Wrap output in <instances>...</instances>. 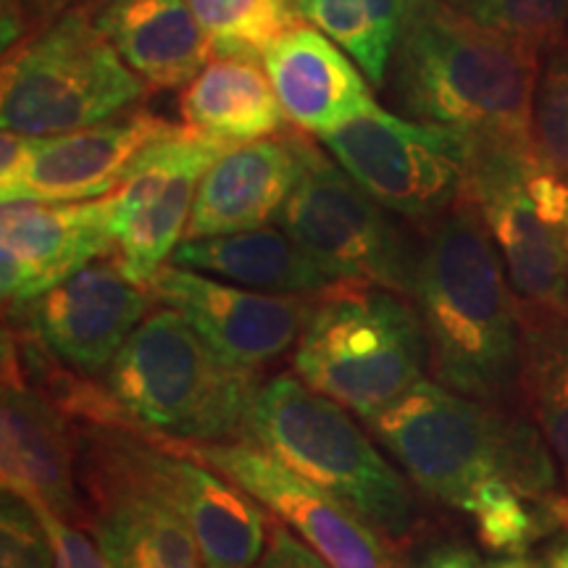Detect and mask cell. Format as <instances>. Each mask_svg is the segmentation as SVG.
<instances>
[{
    "label": "cell",
    "instance_id": "9c48e42d",
    "mask_svg": "<svg viewBox=\"0 0 568 568\" xmlns=\"http://www.w3.org/2000/svg\"><path fill=\"white\" fill-rule=\"evenodd\" d=\"M88 527L113 568H205L151 466V439L124 424L74 422Z\"/></svg>",
    "mask_w": 568,
    "mask_h": 568
},
{
    "label": "cell",
    "instance_id": "2e32d148",
    "mask_svg": "<svg viewBox=\"0 0 568 568\" xmlns=\"http://www.w3.org/2000/svg\"><path fill=\"white\" fill-rule=\"evenodd\" d=\"M3 489L48 508L63 521L88 527V506L77 477L74 418L21 366L11 332H3Z\"/></svg>",
    "mask_w": 568,
    "mask_h": 568
},
{
    "label": "cell",
    "instance_id": "7c38bea8",
    "mask_svg": "<svg viewBox=\"0 0 568 568\" xmlns=\"http://www.w3.org/2000/svg\"><path fill=\"white\" fill-rule=\"evenodd\" d=\"M155 305L151 284L132 280L116 255H105L32 303L11 308V316L13 329L53 364L95 379L109 372Z\"/></svg>",
    "mask_w": 568,
    "mask_h": 568
},
{
    "label": "cell",
    "instance_id": "836d02e7",
    "mask_svg": "<svg viewBox=\"0 0 568 568\" xmlns=\"http://www.w3.org/2000/svg\"><path fill=\"white\" fill-rule=\"evenodd\" d=\"M61 0H3V45L9 51L11 42H19L34 21L45 19Z\"/></svg>",
    "mask_w": 568,
    "mask_h": 568
},
{
    "label": "cell",
    "instance_id": "d6986e66",
    "mask_svg": "<svg viewBox=\"0 0 568 568\" xmlns=\"http://www.w3.org/2000/svg\"><path fill=\"white\" fill-rule=\"evenodd\" d=\"M148 439L155 479L187 521L205 568H253L266 548L272 514L216 468Z\"/></svg>",
    "mask_w": 568,
    "mask_h": 568
},
{
    "label": "cell",
    "instance_id": "f1b7e54d",
    "mask_svg": "<svg viewBox=\"0 0 568 568\" xmlns=\"http://www.w3.org/2000/svg\"><path fill=\"white\" fill-rule=\"evenodd\" d=\"M474 24L521 40L537 51H558L568 34V0H445Z\"/></svg>",
    "mask_w": 568,
    "mask_h": 568
},
{
    "label": "cell",
    "instance_id": "603a6c76",
    "mask_svg": "<svg viewBox=\"0 0 568 568\" xmlns=\"http://www.w3.org/2000/svg\"><path fill=\"white\" fill-rule=\"evenodd\" d=\"M172 264L272 295H318L335 284L282 226L182 240Z\"/></svg>",
    "mask_w": 568,
    "mask_h": 568
},
{
    "label": "cell",
    "instance_id": "f546056e",
    "mask_svg": "<svg viewBox=\"0 0 568 568\" xmlns=\"http://www.w3.org/2000/svg\"><path fill=\"white\" fill-rule=\"evenodd\" d=\"M531 138L537 151L568 174V51H552L539 71Z\"/></svg>",
    "mask_w": 568,
    "mask_h": 568
},
{
    "label": "cell",
    "instance_id": "6da1fadb",
    "mask_svg": "<svg viewBox=\"0 0 568 568\" xmlns=\"http://www.w3.org/2000/svg\"><path fill=\"white\" fill-rule=\"evenodd\" d=\"M408 297L424 326L432 379L453 393L514 406L524 395L521 305L468 193L422 224Z\"/></svg>",
    "mask_w": 568,
    "mask_h": 568
},
{
    "label": "cell",
    "instance_id": "cb8c5ba5",
    "mask_svg": "<svg viewBox=\"0 0 568 568\" xmlns=\"http://www.w3.org/2000/svg\"><path fill=\"white\" fill-rule=\"evenodd\" d=\"M258 61V55H213L182 90L184 126L230 148L280 134L287 116Z\"/></svg>",
    "mask_w": 568,
    "mask_h": 568
},
{
    "label": "cell",
    "instance_id": "ffe728a7",
    "mask_svg": "<svg viewBox=\"0 0 568 568\" xmlns=\"http://www.w3.org/2000/svg\"><path fill=\"white\" fill-rule=\"evenodd\" d=\"M303 166V134H272L224 151L197 184L184 240L251 232L280 219Z\"/></svg>",
    "mask_w": 568,
    "mask_h": 568
},
{
    "label": "cell",
    "instance_id": "5bb4252c",
    "mask_svg": "<svg viewBox=\"0 0 568 568\" xmlns=\"http://www.w3.org/2000/svg\"><path fill=\"white\" fill-rule=\"evenodd\" d=\"M230 145L176 126L138 155L113 193L116 258L126 274L148 282L172 258L187 232L197 184Z\"/></svg>",
    "mask_w": 568,
    "mask_h": 568
},
{
    "label": "cell",
    "instance_id": "8fae6325",
    "mask_svg": "<svg viewBox=\"0 0 568 568\" xmlns=\"http://www.w3.org/2000/svg\"><path fill=\"white\" fill-rule=\"evenodd\" d=\"M326 151L387 211L432 222L466 193L474 140L453 126L372 111L322 134Z\"/></svg>",
    "mask_w": 568,
    "mask_h": 568
},
{
    "label": "cell",
    "instance_id": "7a4b0ae2",
    "mask_svg": "<svg viewBox=\"0 0 568 568\" xmlns=\"http://www.w3.org/2000/svg\"><path fill=\"white\" fill-rule=\"evenodd\" d=\"M542 51L460 17L445 0H408L389 63L397 111L474 142H535Z\"/></svg>",
    "mask_w": 568,
    "mask_h": 568
},
{
    "label": "cell",
    "instance_id": "ba28073f",
    "mask_svg": "<svg viewBox=\"0 0 568 568\" xmlns=\"http://www.w3.org/2000/svg\"><path fill=\"white\" fill-rule=\"evenodd\" d=\"M477 203L524 311H568V174L535 142H474Z\"/></svg>",
    "mask_w": 568,
    "mask_h": 568
},
{
    "label": "cell",
    "instance_id": "e575fe53",
    "mask_svg": "<svg viewBox=\"0 0 568 568\" xmlns=\"http://www.w3.org/2000/svg\"><path fill=\"white\" fill-rule=\"evenodd\" d=\"M414 568H479V558L464 545H437Z\"/></svg>",
    "mask_w": 568,
    "mask_h": 568
},
{
    "label": "cell",
    "instance_id": "7402d4cb",
    "mask_svg": "<svg viewBox=\"0 0 568 568\" xmlns=\"http://www.w3.org/2000/svg\"><path fill=\"white\" fill-rule=\"evenodd\" d=\"M95 24L151 88H187L213 59L211 38L187 0H109Z\"/></svg>",
    "mask_w": 568,
    "mask_h": 568
},
{
    "label": "cell",
    "instance_id": "d590c367",
    "mask_svg": "<svg viewBox=\"0 0 568 568\" xmlns=\"http://www.w3.org/2000/svg\"><path fill=\"white\" fill-rule=\"evenodd\" d=\"M479 568H545V564L529 558L527 552L524 556H500L495 560H487V564H479Z\"/></svg>",
    "mask_w": 568,
    "mask_h": 568
},
{
    "label": "cell",
    "instance_id": "8992f818",
    "mask_svg": "<svg viewBox=\"0 0 568 568\" xmlns=\"http://www.w3.org/2000/svg\"><path fill=\"white\" fill-rule=\"evenodd\" d=\"M429 353L408 295L339 282L318 293L293 372L368 424L426 379Z\"/></svg>",
    "mask_w": 568,
    "mask_h": 568
},
{
    "label": "cell",
    "instance_id": "d4e9b609",
    "mask_svg": "<svg viewBox=\"0 0 568 568\" xmlns=\"http://www.w3.org/2000/svg\"><path fill=\"white\" fill-rule=\"evenodd\" d=\"M521 393L568 495V311L521 308Z\"/></svg>",
    "mask_w": 568,
    "mask_h": 568
},
{
    "label": "cell",
    "instance_id": "4dcf8cb0",
    "mask_svg": "<svg viewBox=\"0 0 568 568\" xmlns=\"http://www.w3.org/2000/svg\"><path fill=\"white\" fill-rule=\"evenodd\" d=\"M0 564L3 568H55V550L45 524L24 497L6 493L0 503Z\"/></svg>",
    "mask_w": 568,
    "mask_h": 568
},
{
    "label": "cell",
    "instance_id": "f35d334b",
    "mask_svg": "<svg viewBox=\"0 0 568 568\" xmlns=\"http://www.w3.org/2000/svg\"><path fill=\"white\" fill-rule=\"evenodd\" d=\"M566 255H568V234H566Z\"/></svg>",
    "mask_w": 568,
    "mask_h": 568
},
{
    "label": "cell",
    "instance_id": "3957f363",
    "mask_svg": "<svg viewBox=\"0 0 568 568\" xmlns=\"http://www.w3.org/2000/svg\"><path fill=\"white\" fill-rule=\"evenodd\" d=\"M368 429L424 495L460 514L487 479H506L535 503L556 497V456L535 418L514 406L422 379Z\"/></svg>",
    "mask_w": 568,
    "mask_h": 568
},
{
    "label": "cell",
    "instance_id": "74e56055",
    "mask_svg": "<svg viewBox=\"0 0 568 568\" xmlns=\"http://www.w3.org/2000/svg\"><path fill=\"white\" fill-rule=\"evenodd\" d=\"M548 510L556 521V527H564L568 531V495L566 497H550Z\"/></svg>",
    "mask_w": 568,
    "mask_h": 568
},
{
    "label": "cell",
    "instance_id": "83f0119b",
    "mask_svg": "<svg viewBox=\"0 0 568 568\" xmlns=\"http://www.w3.org/2000/svg\"><path fill=\"white\" fill-rule=\"evenodd\" d=\"M211 38L213 55H258L293 27L297 13L290 0H187Z\"/></svg>",
    "mask_w": 568,
    "mask_h": 568
},
{
    "label": "cell",
    "instance_id": "277c9868",
    "mask_svg": "<svg viewBox=\"0 0 568 568\" xmlns=\"http://www.w3.org/2000/svg\"><path fill=\"white\" fill-rule=\"evenodd\" d=\"M258 372L226 364L169 305L142 318L101 387L111 422L166 443L247 439Z\"/></svg>",
    "mask_w": 568,
    "mask_h": 568
},
{
    "label": "cell",
    "instance_id": "d6a6232c",
    "mask_svg": "<svg viewBox=\"0 0 568 568\" xmlns=\"http://www.w3.org/2000/svg\"><path fill=\"white\" fill-rule=\"evenodd\" d=\"M253 568H332L326 560L308 548L293 529H287L280 518L268 521V539L261 558Z\"/></svg>",
    "mask_w": 568,
    "mask_h": 568
},
{
    "label": "cell",
    "instance_id": "5b68a950",
    "mask_svg": "<svg viewBox=\"0 0 568 568\" xmlns=\"http://www.w3.org/2000/svg\"><path fill=\"white\" fill-rule=\"evenodd\" d=\"M247 439L339 497L393 545L414 535L418 516L408 479L351 410L305 385L295 372H282L261 385Z\"/></svg>",
    "mask_w": 568,
    "mask_h": 568
},
{
    "label": "cell",
    "instance_id": "e0dca14e",
    "mask_svg": "<svg viewBox=\"0 0 568 568\" xmlns=\"http://www.w3.org/2000/svg\"><path fill=\"white\" fill-rule=\"evenodd\" d=\"M176 130L166 119L134 111L111 122L51 138H32L11 172L0 174L3 203H84L122 187L151 142Z\"/></svg>",
    "mask_w": 568,
    "mask_h": 568
},
{
    "label": "cell",
    "instance_id": "8d00e7d4",
    "mask_svg": "<svg viewBox=\"0 0 568 568\" xmlns=\"http://www.w3.org/2000/svg\"><path fill=\"white\" fill-rule=\"evenodd\" d=\"M542 564L545 568H568V535L552 545Z\"/></svg>",
    "mask_w": 568,
    "mask_h": 568
},
{
    "label": "cell",
    "instance_id": "52a82bcc",
    "mask_svg": "<svg viewBox=\"0 0 568 568\" xmlns=\"http://www.w3.org/2000/svg\"><path fill=\"white\" fill-rule=\"evenodd\" d=\"M145 95L95 24V13L69 9L6 55L0 80L3 130L51 138L111 122Z\"/></svg>",
    "mask_w": 568,
    "mask_h": 568
},
{
    "label": "cell",
    "instance_id": "484cf974",
    "mask_svg": "<svg viewBox=\"0 0 568 568\" xmlns=\"http://www.w3.org/2000/svg\"><path fill=\"white\" fill-rule=\"evenodd\" d=\"M297 17L308 19L326 38L351 53L374 88L387 80L408 0H290Z\"/></svg>",
    "mask_w": 568,
    "mask_h": 568
},
{
    "label": "cell",
    "instance_id": "ac0fdd59",
    "mask_svg": "<svg viewBox=\"0 0 568 568\" xmlns=\"http://www.w3.org/2000/svg\"><path fill=\"white\" fill-rule=\"evenodd\" d=\"M105 255H116L111 195L84 203H3L0 293L9 311Z\"/></svg>",
    "mask_w": 568,
    "mask_h": 568
},
{
    "label": "cell",
    "instance_id": "44dd1931",
    "mask_svg": "<svg viewBox=\"0 0 568 568\" xmlns=\"http://www.w3.org/2000/svg\"><path fill=\"white\" fill-rule=\"evenodd\" d=\"M261 61L268 71L287 122L301 132L337 130L374 109L364 71L314 24L295 21L266 45Z\"/></svg>",
    "mask_w": 568,
    "mask_h": 568
},
{
    "label": "cell",
    "instance_id": "1f68e13d",
    "mask_svg": "<svg viewBox=\"0 0 568 568\" xmlns=\"http://www.w3.org/2000/svg\"><path fill=\"white\" fill-rule=\"evenodd\" d=\"M34 510H38L48 535H51L55 568H113L109 558L103 556V550L98 548V542H90V537L82 535V527L63 521V518L42 506H34Z\"/></svg>",
    "mask_w": 568,
    "mask_h": 568
},
{
    "label": "cell",
    "instance_id": "4fadbf2b",
    "mask_svg": "<svg viewBox=\"0 0 568 568\" xmlns=\"http://www.w3.org/2000/svg\"><path fill=\"white\" fill-rule=\"evenodd\" d=\"M166 445L203 460L205 466L216 468L243 487L332 568H397L389 539L347 508L339 497L301 477L295 468L282 464L253 439Z\"/></svg>",
    "mask_w": 568,
    "mask_h": 568
},
{
    "label": "cell",
    "instance_id": "30bf717a",
    "mask_svg": "<svg viewBox=\"0 0 568 568\" xmlns=\"http://www.w3.org/2000/svg\"><path fill=\"white\" fill-rule=\"evenodd\" d=\"M276 224L335 284H374L408 295L414 245L389 222L385 205L305 138L301 176Z\"/></svg>",
    "mask_w": 568,
    "mask_h": 568
},
{
    "label": "cell",
    "instance_id": "4316f807",
    "mask_svg": "<svg viewBox=\"0 0 568 568\" xmlns=\"http://www.w3.org/2000/svg\"><path fill=\"white\" fill-rule=\"evenodd\" d=\"M464 514L474 521L479 542L495 556H524L545 531L556 527L548 503L529 500L506 479L479 485Z\"/></svg>",
    "mask_w": 568,
    "mask_h": 568
},
{
    "label": "cell",
    "instance_id": "9a60e30c",
    "mask_svg": "<svg viewBox=\"0 0 568 568\" xmlns=\"http://www.w3.org/2000/svg\"><path fill=\"white\" fill-rule=\"evenodd\" d=\"M148 284L226 364L258 374L297 345L318 297L258 293L176 264H163Z\"/></svg>",
    "mask_w": 568,
    "mask_h": 568
}]
</instances>
